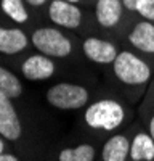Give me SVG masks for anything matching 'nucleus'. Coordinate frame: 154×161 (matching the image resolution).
I'll list each match as a JSON object with an SVG mask.
<instances>
[{
  "mask_svg": "<svg viewBox=\"0 0 154 161\" xmlns=\"http://www.w3.org/2000/svg\"><path fill=\"white\" fill-rule=\"evenodd\" d=\"M84 119L87 126H90L92 129L112 132L124 123L125 110L119 102L105 98L88 105V108L84 113Z\"/></svg>",
  "mask_w": 154,
  "mask_h": 161,
  "instance_id": "f257e3e1",
  "label": "nucleus"
},
{
  "mask_svg": "<svg viewBox=\"0 0 154 161\" xmlns=\"http://www.w3.org/2000/svg\"><path fill=\"white\" fill-rule=\"evenodd\" d=\"M114 74L122 84L143 86L151 79V68L132 52H121L114 60Z\"/></svg>",
  "mask_w": 154,
  "mask_h": 161,
  "instance_id": "f03ea898",
  "label": "nucleus"
},
{
  "mask_svg": "<svg viewBox=\"0 0 154 161\" xmlns=\"http://www.w3.org/2000/svg\"><path fill=\"white\" fill-rule=\"evenodd\" d=\"M47 102L58 110H79L88 103V92L79 84L59 82L47 90Z\"/></svg>",
  "mask_w": 154,
  "mask_h": 161,
  "instance_id": "7ed1b4c3",
  "label": "nucleus"
},
{
  "mask_svg": "<svg viewBox=\"0 0 154 161\" xmlns=\"http://www.w3.org/2000/svg\"><path fill=\"white\" fill-rule=\"evenodd\" d=\"M31 42L38 52L50 58H64L72 52L71 40L53 28H40L34 31Z\"/></svg>",
  "mask_w": 154,
  "mask_h": 161,
  "instance_id": "20e7f679",
  "label": "nucleus"
},
{
  "mask_svg": "<svg viewBox=\"0 0 154 161\" xmlns=\"http://www.w3.org/2000/svg\"><path fill=\"white\" fill-rule=\"evenodd\" d=\"M21 121L11 103V98L0 92V136L10 142H15L21 137Z\"/></svg>",
  "mask_w": 154,
  "mask_h": 161,
  "instance_id": "39448f33",
  "label": "nucleus"
},
{
  "mask_svg": "<svg viewBox=\"0 0 154 161\" xmlns=\"http://www.w3.org/2000/svg\"><path fill=\"white\" fill-rule=\"evenodd\" d=\"M48 16L58 26H63L66 29H75L82 21V11L75 3L68 0H53L50 3Z\"/></svg>",
  "mask_w": 154,
  "mask_h": 161,
  "instance_id": "423d86ee",
  "label": "nucleus"
},
{
  "mask_svg": "<svg viewBox=\"0 0 154 161\" xmlns=\"http://www.w3.org/2000/svg\"><path fill=\"white\" fill-rule=\"evenodd\" d=\"M82 50H84V55L88 60H92L93 63H98V64L114 63L116 57L119 55L117 47H116L112 42L105 40V39H98V37L85 39L84 45H82Z\"/></svg>",
  "mask_w": 154,
  "mask_h": 161,
  "instance_id": "0eeeda50",
  "label": "nucleus"
},
{
  "mask_svg": "<svg viewBox=\"0 0 154 161\" xmlns=\"http://www.w3.org/2000/svg\"><path fill=\"white\" fill-rule=\"evenodd\" d=\"M21 71H23L24 77L29 80H45L53 76L55 63L50 60V57L44 55V53L32 55L23 63Z\"/></svg>",
  "mask_w": 154,
  "mask_h": 161,
  "instance_id": "6e6552de",
  "label": "nucleus"
},
{
  "mask_svg": "<svg viewBox=\"0 0 154 161\" xmlns=\"http://www.w3.org/2000/svg\"><path fill=\"white\" fill-rule=\"evenodd\" d=\"M124 13L122 0H96L95 18L101 28L111 29L117 24Z\"/></svg>",
  "mask_w": 154,
  "mask_h": 161,
  "instance_id": "1a4fd4ad",
  "label": "nucleus"
},
{
  "mask_svg": "<svg viewBox=\"0 0 154 161\" xmlns=\"http://www.w3.org/2000/svg\"><path fill=\"white\" fill-rule=\"evenodd\" d=\"M130 44L145 53H154V24L152 21L143 19L133 26L128 34Z\"/></svg>",
  "mask_w": 154,
  "mask_h": 161,
  "instance_id": "9d476101",
  "label": "nucleus"
},
{
  "mask_svg": "<svg viewBox=\"0 0 154 161\" xmlns=\"http://www.w3.org/2000/svg\"><path fill=\"white\" fill-rule=\"evenodd\" d=\"M128 156H130V142L122 134H116L109 137L103 145V161H125Z\"/></svg>",
  "mask_w": 154,
  "mask_h": 161,
  "instance_id": "9b49d317",
  "label": "nucleus"
},
{
  "mask_svg": "<svg viewBox=\"0 0 154 161\" xmlns=\"http://www.w3.org/2000/svg\"><path fill=\"white\" fill-rule=\"evenodd\" d=\"M26 45H28V37L21 29L0 28V53H3V55H16V53L26 48Z\"/></svg>",
  "mask_w": 154,
  "mask_h": 161,
  "instance_id": "f8f14e48",
  "label": "nucleus"
},
{
  "mask_svg": "<svg viewBox=\"0 0 154 161\" xmlns=\"http://www.w3.org/2000/svg\"><path fill=\"white\" fill-rule=\"evenodd\" d=\"M132 161H154V139L149 132H138L130 142Z\"/></svg>",
  "mask_w": 154,
  "mask_h": 161,
  "instance_id": "ddd939ff",
  "label": "nucleus"
},
{
  "mask_svg": "<svg viewBox=\"0 0 154 161\" xmlns=\"http://www.w3.org/2000/svg\"><path fill=\"white\" fill-rule=\"evenodd\" d=\"M95 148L88 143H80L71 148H63L58 155V161H95Z\"/></svg>",
  "mask_w": 154,
  "mask_h": 161,
  "instance_id": "4468645a",
  "label": "nucleus"
},
{
  "mask_svg": "<svg viewBox=\"0 0 154 161\" xmlns=\"http://www.w3.org/2000/svg\"><path fill=\"white\" fill-rule=\"evenodd\" d=\"M0 92L8 98H18L23 93L21 80L3 66H0Z\"/></svg>",
  "mask_w": 154,
  "mask_h": 161,
  "instance_id": "2eb2a0df",
  "label": "nucleus"
},
{
  "mask_svg": "<svg viewBox=\"0 0 154 161\" xmlns=\"http://www.w3.org/2000/svg\"><path fill=\"white\" fill-rule=\"evenodd\" d=\"M0 7H2V11L5 15L15 23H26L29 18L28 10L24 8L23 0H2Z\"/></svg>",
  "mask_w": 154,
  "mask_h": 161,
  "instance_id": "dca6fc26",
  "label": "nucleus"
},
{
  "mask_svg": "<svg viewBox=\"0 0 154 161\" xmlns=\"http://www.w3.org/2000/svg\"><path fill=\"white\" fill-rule=\"evenodd\" d=\"M135 11L148 21H154V0H136Z\"/></svg>",
  "mask_w": 154,
  "mask_h": 161,
  "instance_id": "f3484780",
  "label": "nucleus"
},
{
  "mask_svg": "<svg viewBox=\"0 0 154 161\" xmlns=\"http://www.w3.org/2000/svg\"><path fill=\"white\" fill-rule=\"evenodd\" d=\"M122 3L127 10H132L135 11V3H136V0H122Z\"/></svg>",
  "mask_w": 154,
  "mask_h": 161,
  "instance_id": "a211bd4d",
  "label": "nucleus"
},
{
  "mask_svg": "<svg viewBox=\"0 0 154 161\" xmlns=\"http://www.w3.org/2000/svg\"><path fill=\"white\" fill-rule=\"evenodd\" d=\"M0 161H18L15 155H8V153H0Z\"/></svg>",
  "mask_w": 154,
  "mask_h": 161,
  "instance_id": "6ab92c4d",
  "label": "nucleus"
},
{
  "mask_svg": "<svg viewBox=\"0 0 154 161\" xmlns=\"http://www.w3.org/2000/svg\"><path fill=\"white\" fill-rule=\"evenodd\" d=\"M29 5H32V7H40V5H44L47 0H26Z\"/></svg>",
  "mask_w": 154,
  "mask_h": 161,
  "instance_id": "aec40b11",
  "label": "nucleus"
},
{
  "mask_svg": "<svg viewBox=\"0 0 154 161\" xmlns=\"http://www.w3.org/2000/svg\"><path fill=\"white\" fill-rule=\"evenodd\" d=\"M149 134H151V137L154 139V116H152L151 121H149Z\"/></svg>",
  "mask_w": 154,
  "mask_h": 161,
  "instance_id": "412c9836",
  "label": "nucleus"
},
{
  "mask_svg": "<svg viewBox=\"0 0 154 161\" xmlns=\"http://www.w3.org/2000/svg\"><path fill=\"white\" fill-rule=\"evenodd\" d=\"M3 148H5V143H3L2 139H0V153H3Z\"/></svg>",
  "mask_w": 154,
  "mask_h": 161,
  "instance_id": "4be33fe9",
  "label": "nucleus"
},
{
  "mask_svg": "<svg viewBox=\"0 0 154 161\" xmlns=\"http://www.w3.org/2000/svg\"><path fill=\"white\" fill-rule=\"evenodd\" d=\"M68 2H72V3H77V2H80V0H68Z\"/></svg>",
  "mask_w": 154,
  "mask_h": 161,
  "instance_id": "5701e85b",
  "label": "nucleus"
}]
</instances>
